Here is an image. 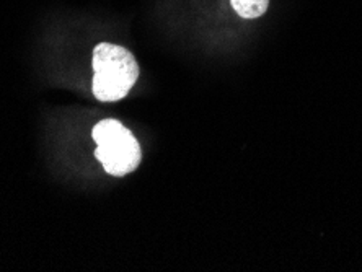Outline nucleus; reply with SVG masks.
Returning <instances> with one entry per match:
<instances>
[{"instance_id": "nucleus-1", "label": "nucleus", "mask_w": 362, "mask_h": 272, "mask_svg": "<svg viewBox=\"0 0 362 272\" xmlns=\"http://www.w3.org/2000/svg\"><path fill=\"white\" fill-rule=\"evenodd\" d=\"M92 66V90L100 101L122 100L139 78V66L132 52L111 42H101L95 47Z\"/></svg>"}, {"instance_id": "nucleus-2", "label": "nucleus", "mask_w": 362, "mask_h": 272, "mask_svg": "<svg viewBox=\"0 0 362 272\" xmlns=\"http://www.w3.org/2000/svg\"><path fill=\"white\" fill-rule=\"evenodd\" d=\"M97 142L95 157L103 165L105 172L113 176H124L134 172L142 160L139 142L119 121L103 119L92 131Z\"/></svg>"}, {"instance_id": "nucleus-3", "label": "nucleus", "mask_w": 362, "mask_h": 272, "mask_svg": "<svg viewBox=\"0 0 362 272\" xmlns=\"http://www.w3.org/2000/svg\"><path fill=\"white\" fill-rule=\"evenodd\" d=\"M232 8L245 20L259 18L268 10L269 0H230Z\"/></svg>"}]
</instances>
